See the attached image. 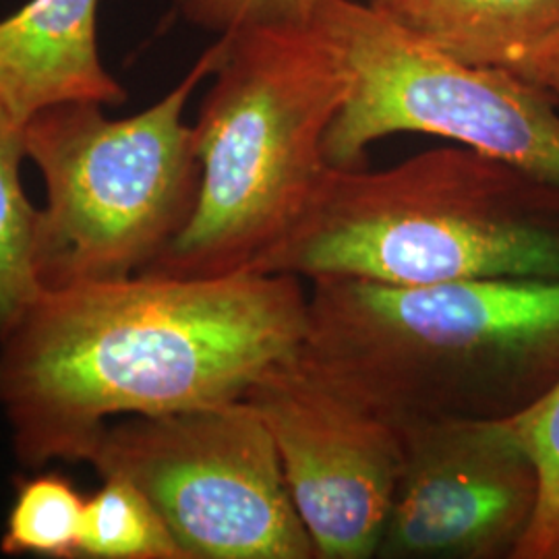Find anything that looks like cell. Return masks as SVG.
I'll use <instances>...</instances> for the list:
<instances>
[{
  "instance_id": "obj_12",
  "label": "cell",
  "mask_w": 559,
  "mask_h": 559,
  "mask_svg": "<svg viewBox=\"0 0 559 559\" xmlns=\"http://www.w3.org/2000/svg\"><path fill=\"white\" fill-rule=\"evenodd\" d=\"M0 551L4 556L81 558L85 500L75 480L59 471L38 468L15 483Z\"/></svg>"
},
{
  "instance_id": "obj_5",
  "label": "cell",
  "mask_w": 559,
  "mask_h": 559,
  "mask_svg": "<svg viewBox=\"0 0 559 559\" xmlns=\"http://www.w3.org/2000/svg\"><path fill=\"white\" fill-rule=\"evenodd\" d=\"M218 41L154 106L110 119L96 102H62L25 124V156L46 200L34 233L40 290L131 278L179 237L200 198L201 164L185 108L212 78Z\"/></svg>"
},
{
  "instance_id": "obj_4",
  "label": "cell",
  "mask_w": 559,
  "mask_h": 559,
  "mask_svg": "<svg viewBox=\"0 0 559 559\" xmlns=\"http://www.w3.org/2000/svg\"><path fill=\"white\" fill-rule=\"evenodd\" d=\"M214 83L193 124L201 164L193 216L143 274L214 278L255 272L316 195L325 138L346 102L336 52L309 25L218 36Z\"/></svg>"
},
{
  "instance_id": "obj_15",
  "label": "cell",
  "mask_w": 559,
  "mask_h": 559,
  "mask_svg": "<svg viewBox=\"0 0 559 559\" xmlns=\"http://www.w3.org/2000/svg\"><path fill=\"white\" fill-rule=\"evenodd\" d=\"M537 471V508L514 559H559V380L508 419Z\"/></svg>"
},
{
  "instance_id": "obj_16",
  "label": "cell",
  "mask_w": 559,
  "mask_h": 559,
  "mask_svg": "<svg viewBox=\"0 0 559 559\" xmlns=\"http://www.w3.org/2000/svg\"><path fill=\"white\" fill-rule=\"evenodd\" d=\"M323 0H175L180 20L214 34L263 25H309Z\"/></svg>"
},
{
  "instance_id": "obj_10",
  "label": "cell",
  "mask_w": 559,
  "mask_h": 559,
  "mask_svg": "<svg viewBox=\"0 0 559 559\" xmlns=\"http://www.w3.org/2000/svg\"><path fill=\"white\" fill-rule=\"evenodd\" d=\"M100 0H29L0 21V112L21 127L62 102L120 106L98 48Z\"/></svg>"
},
{
  "instance_id": "obj_14",
  "label": "cell",
  "mask_w": 559,
  "mask_h": 559,
  "mask_svg": "<svg viewBox=\"0 0 559 559\" xmlns=\"http://www.w3.org/2000/svg\"><path fill=\"white\" fill-rule=\"evenodd\" d=\"M81 558L185 559L160 514L131 480L102 477L85 500Z\"/></svg>"
},
{
  "instance_id": "obj_9",
  "label": "cell",
  "mask_w": 559,
  "mask_h": 559,
  "mask_svg": "<svg viewBox=\"0 0 559 559\" xmlns=\"http://www.w3.org/2000/svg\"><path fill=\"white\" fill-rule=\"evenodd\" d=\"M400 429L402 464L376 558L514 559L539 483L508 419Z\"/></svg>"
},
{
  "instance_id": "obj_11",
  "label": "cell",
  "mask_w": 559,
  "mask_h": 559,
  "mask_svg": "<svg viewBox=\"0 0 559 559\" xmlns=\"http://www.w3.org/2000/svg\"><path fill=\"white\" fill-rule=\"evenodd\" d=\"M406 36L450 59L516 71L559 38V0H367Z\"/></svg>"
},
{
  "instance_id": "obj_7",
  "label": "cell",
  "mask_w": 559,
  "mask_h": 559,
  "mask_svg": "<svg viewBox=\"0 0 559 559\" xmlns=\"http://www.w3.org/2000/svg\"><path fill=\"white\" fill-rule=\"evenodd\" d=\"M85 462L131 480L185 559L318 558L249 400L110 420Z\"/></svg>"
},
{
  "instance_id": "obj_13",
  "label": "cell",
  "mask_w": 559,
  "mask_h": 559,
  "mask_svg": "<svg viewBox=\"0 0 559 559\" xmlns=\"http://www.w3.org/2000/svg\"><path fill=\"white\" fill-rule=\"evenodd\" d=\"M25 158V127L0 112V330L40 293L34 274L38 207L23 189Z\"/></svg>"
},
{
  "instance_id": "obj_2",
  "label": "cell",
  "mask_w": 559,
  "mask_h": 559,
  "mask_svg": "<svg viewBox=\"0 0 559 559\" xmlns=\"http://www.w3.org/2000/svg\"><path fill=\"white\" fill-rule=\"evenodd\" d=\"M299 355L399 427L510 419L559 380V282H311Z\"/></svg>"
},
{
  "instance_id": "obj_8",
  "label": "cell",
  "mask_w": 559,
  "mask_h": 559,
  "mask_svg": "<svg viewBox=\"0 0 559 559\" xmlns=\"http://www.w3.org/2000/svg\"><path fill=\"white\" fill-rule=\"evenodd\" d=\"M278 448L318 559L376 558L402 464V429L295 353L247 392Z\"/></svg>"
},
{
  "instance_id": "obj_17",
  "label": "cell",
  "mask_w": 559,
  "mask_h": 559,
  "mask_svg": "<svg viewBox=\"0 0 559 559\" xmlns=\"http://www.w3.org/2000/svg\"><path fill=\"white\" fill-rule=\"evenodd\" d=\"M514 75L545 90L559 104V38L524 60Z\"/></svg>"
},
{
  "instance_id": "obj_6",
  "label": "cell",
  "mask_w": 559,
  "mask_h": 559,
  "mask_svg": "<svg viewBox=\"0 0 559 559\" xmlns=\"http://www.w3.org/2000/svg\"><path fill=\"white\" fill-rule=\"evenodd\" d=\"M311 25L348 81L325 138L330 166L360 168L376 141L420 133L559 187V104L545 90L506 69L450 59L359 0H323Z\"/></svg>"
},
{
  "instance_id": "obj_3",
  "label": "cell",
  "mask_w": 559,
  "mask_h": 559,
  "mask_svg": "<svg viewBox=\"0 0 559 559\" xmlns=\"http://www.w3.org/2000/svg\"><path fill=\"white\" fill-rule=\"evenodd\" d=\"M255 272L390 286L559 282V187L462 145L385 170L330 166Z\"/></svg>"
},
{
  "instance_id": "obj_1",
  "label": "cell",
  "mask_w": 559,
  "mask_h": 559,
  "mask_svg": "<svg viewBox=\"0 0 559 559\" xmlns=\"http://www.w3.org/2000/svg\"><path fill=\"white\" fill-rule=\"evenodd\" d=\"M309 288L288 274H138L40 290L0 330V411L23 468L85 462L102 429L247 396L299 353Z\"/></svg>"
}]
</instances>
